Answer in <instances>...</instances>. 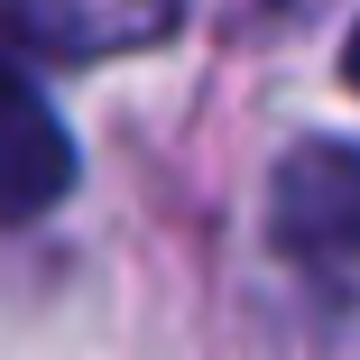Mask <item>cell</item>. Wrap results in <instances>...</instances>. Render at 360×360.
<instances>
[{
    "label": "cell",
    "instance_id": "1",
    "mask_svg": "<svg viewBox=\"0 0 360 360\" xmlns=\"http://www.w3.org/2000/svg\"><path fill=\"white\" fill-rule=\"evenodd\" d=\"M268 240L296 268H360V148L305 139L268 176Z\"/></svg>",
    "mask_w": 360,
    "mask_h": 360
},
{
    "label": "cell",
    "instance_id": "2",
    "mask_svg": "<svg viewBox=\"0 0 360 360\" xmlns=\"http://www.w3.org/2000/svg\"><path fill=\"white\" fill-rule=\"evenodd\" d=\"M75 194V139L56 102L0 56V222H37Z\"/></svg>",
    "mask_w": 360,
    "mask_h": 360
},
{
    "label": "cell",
    "instance_id": "3",
    "mask_svg": "<svg viewBox=\"0 0 360 360\" xmlns=\"http://www.w3.org/2000/svg\"><path fill=\"white\" fill-rule=\"evenodd\" d=\"M10 19L56 56H129L158 46L185 19V0H10Z\"/></svg>",
    "mask_w": 360,
    "mask_h": 360
},
{
    "label": "cell",
    "instance_id": "4",
    "mask_svg": "<svg viewBox=\"0 0 360 360\" xmlns=\"http://www.w3.org/2000/svg\"><path fill=\"white\" fill-rule=\"evenodd\" d=\"M342 84L360 93V28H351V46H342Z\"/></svg>",
    "mask_w": 360,
    "mask_h": 360
}]
</instances>
